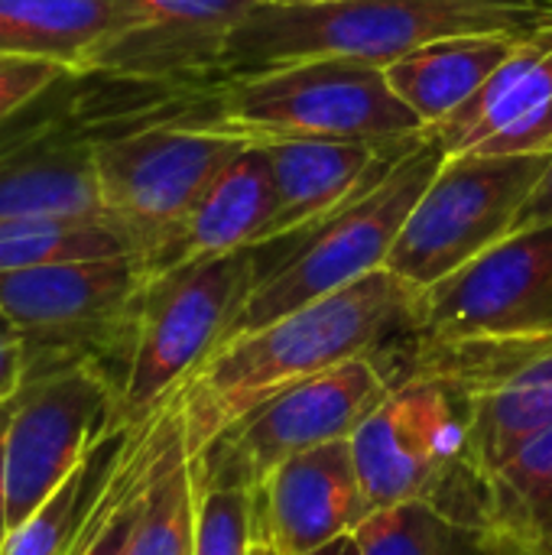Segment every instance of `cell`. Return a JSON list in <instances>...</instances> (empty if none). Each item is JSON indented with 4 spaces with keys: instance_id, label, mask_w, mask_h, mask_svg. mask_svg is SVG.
<instances>
[{
    "instance_id": "cell-16",
    "label": "cell",
    "mask_w": 552,
    "mask_h": 555,
    "mask_svg": "<svg viewBox=\"0 0 552 555\" xmlns=\"http://www.w3.org/2000/svg\"><path fill=\"white\" fill-rule=\"evenodd\" d=\"M371 517L351 439L325 442L283 462L254 491V543L309 555L355 533Z\"/></svg>"
},
{
    "instance_id": "cell-15",
    "label": "cell",
    "mask_w": 552,
    "mask_h": 555,
    "mask_svg": "<svg viewBox=\"0 0 552 555\" xmlns=\"http://www.w3.org/2000/svg\"><path fill=\"white\" fill-rule=\"evenodd\" d=\"M426 137V127L407 137L377 140H277L260 143L273 176V221L267 241H286L332 211L351 205L387 179Z\"/></svg>"
},
{
    "instance_id": "cell-19",
    "label": "cell",
    "mask_w": 552,
    "mask_h": 555,
    "mask_svg": "<svg viewBox=\"0 0 552 555\" xmlns=\"http://www.w3.org/2000/svg\"><path fill=\"white\" fill-rule=\"evenodd\" d=\"M146 23L143 0H0V55L91 75L117 42Z\"/></svg>"
},
{
    "instance_id": "cell-27",
    "label": "cell",
    "mask_w": 552,
    "mask_h": 555,
    "mask_svg": "<svg viewBox=\"0 0 552 555\" xmlns=\"http://www.w3.org/2000/svg\"><path fill=\"white\" fill-rule=\"evenodd\" d=\"M195 485H198L195 555H251L254 491L241 485H215V481H198V478Z\"/></svg>"
},
{
    "instance_id": "cell-17",
    "label": "cell",
    "mask_w": 552,
    "mask_h": 555,
    "mask_svg": "<svg viewBox=\"0 0 552 555\" xmlns=\"http://www.w3.org/2000/svg\"><path fill=\"white\" fill-rule=\"evenodd\" d=\"M446 156L552 150V29L527 36L452 117L433 127Z\"/></svg>"
},
{
    "instance_id": "cell-2",
    "label": "cell",
    "mask_w": 552,
    "mask_h": 555,
    "mask_svg": "<svg viewBox=\"0 0 552 555\" xmlns=\"http://www.w3.org/2000/svg\"><path fill=\"white\" fill-rule=\"evenodd\" d=\"M543 29H552V0H260L231 29L215 81L312 59H355L384 68L449 36L527 39Z\"/></svg>"
},
{
    "instance_id": "cell-34",
    "label": "cell",
    "mask_w": 552,
    "mask_h": 555,
    "mask_svg": "<svg viewBox=\"0 0 552 555\" xmlns=\"http://www.w3.org/2000/svg\"><path fill=\"white\" fill-rule=\"evenodd\" d=\"M251 555H283V553H277L270 543H254V550H251Z\"/></svg>"
},
{
    "instance_id": "cell-32",
    "label": "cell",
    "mask_w": 552,
    "mask_h": 555,
    "mask_svg": "<svg viewBox=\"0 0 552 555\" xmlns=\"http://www.w3.org/2000/svg\"><path fill=\"white\" fill-rule=\"evenodd\" d=\"M13 403L0 406V550L10 537V517H7V426H10Z\"/></svg>"
},
{
    "instance_id": "cell-33",
    "label": "cell",
    "mask_w": 552,
    "mask_h": 555,
    "mask_svg": "<svg viewBox=\"0 0 552 555\" xmlns=\"http://www.w3.org/2000/svg\"><path fill=\"white\" fill-rule=\"evenodd\" d=\"M309 555H364V550H361V543H358V537H355V533H345V537H338V540L325 543L322 550H316V553H309Z\"/></svg>"
},
{
    "instance_id": "cell-36",
    "label": "cell",
    "mask_w": 552,
    "mask_h": 555,
    "mask_svg": "<svg viewBox=\"0 0 552 555\" xmlns=\"http://www.w3.org/2000/svg\"><path fill=\"white\" fill-rule=\"evenodd\" d=\"M508 555H521V553H514V550H508Z\"/></svg>"
},
{
    "instance_id": "cell-6",
    "label": "cell",
    "mask_w": 552,
    "mask_h": 555,
    "mask_svg": "<svg viewBox=\"0 0 552 555\" xmlns=\"http://www.w3.org/2000/svg\"><path fill=\"white\" fill-rule=\"evenodd\" d=\"M146 280L137 254L0 273V309L26 341V380L98 364L120 390Z\"/></svg>"
},
{
    "instance_id": "cell-13",
    "label": "cell",
    "mask_w": 552,
    "mask_h": 555,
    "mask_svg": "<svg viewBox=\"0 0 552 555\" xmlns=\"http://www.w3.org/2000/svg\"><path fill=\"white\" fill-rule=\"evenodd\" d=\"M552 335V224L517 231L423 289L413 338Z\"/></svg>"
},
{
    "instance_id": "cell-9",
    "label": "cell",
    "mask_w": 552,
    "mask_h": 555,
    "mask_svg": "<svg viewBox=\"0 0 552 555\" xmlns=\"http://www.w3.org/2000/svg\"><path fill=\"white\" fill-rule=\"evenodd\" d=\"M241 146L244 140L185 124L176 111L98 130L94 172L104 211L130 237L146 270L172 241L211 176Z\"/></svg>"
},
{
    "instance_id": "cell-23",
    "label": "cell",
    "mask_w": 552,
    "mask_h": 555,
    "mask_svg": "<svg viewBox=\"0 0 552 555\" xmlns=\"http://www.w3.org/2000/svg\"><path fill=\"white\" fill-rule=\"evenodd\" d=\"M355 537L364 555H508L491 530L462 524L420 501L371 514Z\"/></svg>"
},
{
    "instance_id": "cell-18",
    "label": "cell",
    "mask_w": 552,
    "mask_h": 555,
    "mask_svg": "<svg viewBox=\"0 0 552 555\" xmlns=\"http://www.w3.org/2000/svg\"><path fill=\"white\" fill-rule=\"evenodd\" d=\"M150 23L117 42L91 75L127 81L205 88L218 75V62L231 29L260 0H143Z\"/></svg>"
},
{
    "instance_id": "cell-4",
    "label": "cell",
    "mask_w": 552,
    "mask_h": 555,
    "mask_svg": "<svg viewBox=\"0 0 552 555\" xmlns=\"http://www.w3.org/2000/svg\"><path fill=\"white\" fill-rule=\"evenodd\" d=\"M442 163L446 146L439 143L433 127H426L423 143L407 159H400L397 169L371 192L332 211L319 224L286 241H273L283 247V254L273 260H267L264 254L260 280L251 289L244 309L238 312L224 345L322 296H332L374 270H384L413 205L420 202Z\"/></svg>"
},
{
    "instance_id": "cell-25",
    "label": "cell",
    "mask_w": 552,
    "mask_h": 555,
    "mask_svg": "<svg viewBox=\"0 0 552 555\" xmlns=\"http://www.w3.org/2000/svg\"><path fill=\"white\" fill-rule=\"evenodd\" d=\"M195 468L189 455H179L143 494L130 524L127 555H195Z\"/></svg>"
},
{
    "instance_id": "cell-7",
    "label": "cell",
    "mask_w": 552,
    "mask_h": 555,
    "mask_svg": "<svg viewBox=\"0 0 552 555\" xmlns=\"http://www.w3.org/2000/svg\"><path fill=\"white\" fill-rule=\"evenodd\" d=\"M264 270V247L198 257L146 280L130 364L117 397V426L163 406L218 351Z\"/></svg>"
},
{
    "instance_id": "cell-28",
    "label": "cell",
    "mask_w": 552,
    "mask_h": 555,
    "mask_svg": "<svg viewBox=\"0 0 552 555\" xmlns=\"http://www.w3.org/2000/svg\"><path fill=\"white\" fill-rule=\"evenodd\" d=\"M68 75H72L68 68L52 62L0 55V130L10 127L23 111H29Z\"/></svg>"
},
{
    "instance_id": "cell-21",
    "label": "cell",
    "mask_w": 552,
    "mask_h": 555,
    "mask_svg": "<svg viewBox=\"0 0 552 555\" xmlns=\"http://www.w3.org/2000/svg\"><path fill=\"white\" fill-rule=\"evenodd\" d=\"M521 42L504 33L436 39L384 65V78L423 127H436L475 98Z\"/></svg>"
},
{
    "instance_id": "cell-35",
    "label": "cell",
    "mask_w": 552,
    "mask_h": 555,
    "mask_svg": "<svg viewBox=\"0 0 552 555\" xmlns=\"http://www.w3.org/2000/svg\"><path fill=\"white\" fill-rule=\"evenodd\" d=\"M264 3H303V0H264Z\"/></svg>"
},
{
    "instance_id": "cell-5",
    "label": "cell",
    "mask_w": 552,
    "mask_h": 555,
    "mask_svg": "<svg viewBox=\"0 0 552 555\" xmlns=\"http://www.w3.org/2000/svg\"><path fill=\"white\" fill-rule=\"evenodd\" d=\"M390 387L433 380L449 390L468 433V465L488 481L511 455L552 426V335L403 338L377 358Z\"/></svg>"
},
{
    "instance_id": "cell-11",
    "label": "cell",
    "mask_w": 552,
    "mask_h": 555,
    "mask_svg": "<svg viewBox=\"0 0 552 555\" xmlns=\"http://www.w3.org/2000/svg\"><path fill=\"white\" fill-rule=\"evenodd\" d=\"M390 390L374 358H358L293 384L195 455V478L257 491L283 462L325 442L351 439Z\"/></svg>"
},
{
    "instance_id": "cell-29",
    "label": "cell",
    "mask_w": 552,
    "mask_h": 555,
    "mask_svg": "<svg viewBox=\"0 0 552 555\" xmlns=\"http://www.w3.org/2000/svg\"><path fill=\"white\" fill-rule=\"evenodd\" d=\"M26 384V341L0 309V406L13 403Z\"/></svg>"
},
{
    "instance_id": "cell-10",
    "label": "cell",
    "mask_w": 552,
    "mask_h": 555,
    "mask_svg": "<svg viewBox=\"0 0 552 555\" xmlns=\"http://www.w3.org/2000/svg\"><path fill=\"white\" fill-rule=\"evenodd\" d=\"M550 166V153L446 156L413 205L387 270L416 289L459 273L514 234V221Z\"/></svg>"
},
{
    "instance_id": "cell-3",
    "label": "cell",
    "mask_w": 552,
    "mask_h": 555,
    "mask_svg": "<svg viewBox=\"0 0 552 555\" xmlns=\"http://www.w3.org/2000/svg\"><path fill=\"white\" fill-rule=\"evenodd\" d=\"M179 120L244 143L377 140L423 130L390 91L384 68L355 59H312L192 91Z\"/></svg>"
},
{
    "instance_id": "cell-24",
    "label": "cell",
    "mask_w": 552,
    "mask_h": 555,
    "mask_svg": "<svg viewBox=\"0 0 552 555\" xmlns=\"http://www.w3.org/2000/svg\"><path fill=\"white\" fill-rule=\"evenodd\" d=\"M117 254H133V244L111 218H33L0 224V273Z\"/></svg>"
},
{
    "instance_id": "cell-8",
    "label": "cell",
    "mask_w": 552,
    "mask_h": 555,
    "mask_svg": "<svg viewBox=\"0 0 552 555\" xmlns=\"http://www.w3.org/2000/svg\"><path fill=\"white\" fill-rule=\"evenodd\" d=\"M351 449L371 514L420 501L488 530L485 481L468 465L465 413L439 384H394L351 436Z\"/></svg>"
},
{
    "instance_id": "cell-20",
    "label": "cell",
    "mask_w": 552,
    "mask_h": 555,
    "mask_svg": "<svg viewBox=\"0 0 552 555\" xmlns=\"http://www.w3.org/2000/svg\"><path fill=\"white\" fill-rule=\"evenodd\" d=\"M273 221L270 156L260 143H244L202 189L192 211L153 260L150 276L198 257H221L267 241Z\"/></svg>"
},
{
    "instance_id": "cell-30",
    "label": "cell",
    "mask_w": 552,
    "mask_h": 555,
    "mask_svg": "<svg viewBox=\"0 0 552 555\" xmlns=\"http://www.w3.org/2000/svg\"><path fill=\"white\" fill-rule=\"evenodd\" d=\"M537 224H552V150L547 172L540 176L537 189L530 192V198L524 202V208H521V215L514 221V234L527 231V228H537Z\"/></svg>"
},
{
    "instance_id": "cell-22",
    "label": "cell",
    "mask_w": 552,
    "mask_h": 555,
    "mask_svg": "<svg viewBox=\"0 0 552 555\" xmlns=\"http://www.w3.org/2000/svg\"><path fill=\"white\" fill-rule=\"evenodd\" d=\"M485 517L508 550L552 555V426L485 481Z\"/></svg>"
},
{
    "instance_id": "cell-26",
    "label": "cell",
    "mask_w": 552,
    "mask_h": 555,
    "mask_svg": "<svg viewBox=\"0 0 552 555\" xmlns=\"http://www.w3.org/2000/svg\"><path fill=\"white\" fill-rule=\"evenodd\" d=\"M107 442H111V436L101 439V446L91 452V459L29 520H23L16 530H10L0 555H75L91 501H94V491H98Z\"/></svg>"
},
{
    "instance_id": "cell-14",
    "label": "cell",
    "mask_w": 552,
    "mask_h": 555,
    "mask_svg": "<svg viewBox=\"0 0 552 555\" xmlns=\"http://www.w3.org/2000/svg\"><path fill=\"white\" fill-rule=\"evenodd\" d=\"M39 98L0 130V224L33 218H111L94 172V124Z\"/></svg>"
},
{
    "instance_id": "cell-31",
    "label": "cell",
    "mask_w": 552,
    "mask_h": 555,
    "mask_svg": "<svg viewBox=\"0 0 552 555\" xmlns=\"http://www.w3.org/2000/svg\"><path fill=\"white\" fill-rule=\"evenodd\" d=\"M140 501H143V498H140ZM140 501H137L120 520H114V524L107 527V533L94 543V550L88 555H127V537H130V524H133V514H137Z\"/></svg>"
},
{
    "instance_id": "cell-1",
    "label": "cell",
    "mask_w": 552,
    "mask_h": 555,
    "mask_svg": "<svg viewBox=\"0 0 552 555\" xmlns=\"http://www.w3.org/2000/svg\"><path fill=\"white\" fill-rule=\"evenodd\" d=\"M420 302L423 289L384 267L211 351L179 387L189 459L286 387L416 335Z\"/></svg>"
},
{
    "instance_id": "cell-12",
    "label": "cell",
    "mask_w": 552,
    "mask_h": 555,
    "mask_svg": "<svg viewBox=\"0 0 552 555\" xmlns=\"http://www.w3.org/2000/svg\"><path fill=\"white\" fill-rule=\"evenodd\" d=\"M117 380L98 364H75L23 384L7 426V517L29 520L117 433Z\"/></svg>"
}]
</instances>
